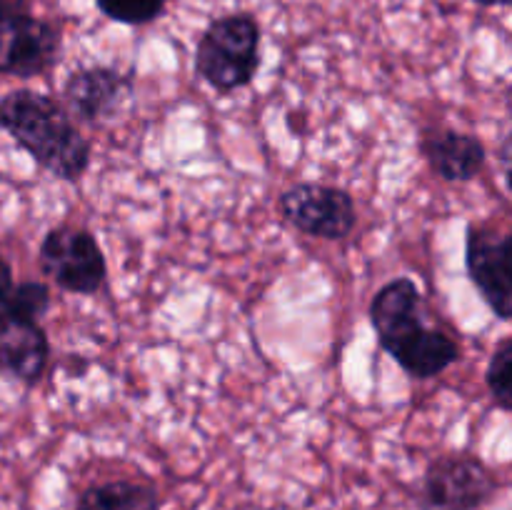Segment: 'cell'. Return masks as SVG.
Masks as SVG:
<instances>
[{"instance_id":"obj_2","label":"cell","mask_w":512,"mask_h":510,"mask_svg":"<svg viewBox=\"0 0 512 510\" xmlns=\"http://www.w3.org/2000/svg\"><path fill=\"white\" fill-rule=\"evenodd\" d=\"M0 128L55 178H83L90 165V140L78 130L68 108L35 90H13L0 100Z\"/></svg>"},{"instance_id":"obj_11","label":"cell","mask_w":512,"mask_h":510,"mask_svg":"<svg viewBox=\"0 0 512 510\" xmlns=\"http://www.w3.org/2000/svg\"><path fill=\"white\" fill-rule=\"evenodd\" d=\"M125 88H128V80L118 70L95 65V68L75 70L65 80L63 95L70 113H75L85 123H95L113 108Z\"/></svg>"},{"instance_id":"obj_18","label":"cell","mask_w":512,"mask_h":510,"mask_svg":"<svg viewBox=\"0 0 512 510\" xmlns=\"http://www.w3.org/2000/svg\"><path fill=\"white\" fill-rule=\"evenodd\" d=\"M478 5H485V8H495V5H503V8H512V0H475Z\"/></svg>"},{"instance_id":"obj_5","label":"cell","mask_w":512,"mask_h":510,"mask_svg":"<svg viewBox=\"0 0 512 510\" xmlns=\"http://www.w3.org/2000/svg\"><path fill=\"white\" fill-rule=\"evenodd\" d=\"M40 268L65 293L93 295L103 288L108 265L98 240L83 228L60 225L40 243Z\"/></svg>"},{"instance_id":"obj_16","label":"cell","mask_w":512,"mask_h":510,"mask_svg":"<svg viewBox=\"0 0 512 510\" xmlns=\"http://www.w3.org/2000/svg\"><path fill=\"white\" fill-rule=\"evenodd\" d=\"M13 288V270H10L8 260L0 258V315H5V310H8V300Z\"/></svg>"},{"instance_id":"obj_10","label":"cell","mask_w":512,"mask_h":510,"mask_svg":"<svg viewBox=\"0 0 512 510\" xmlns=\"http://www.w3.org/2000/svg\"><path fill=\"white\" fill-rule=\"evenodd\" d=\"M425 160L438 178L448 183H468L485 168V145L480 138L460 130H428L420 143Z\"/></svg>"},{"instance_id":"obj_15","label":"cell","mask_w":512,"mask_h":510,"mask_svg":"<svg viewBox=\"0 0 512 510\" xmlns=\"http://www.w3.org/2000/svg\"><path fill=\"white\" fill-rule=\"evenodd\" d=\"M98 8L115 23L145 25L163 13L165 0H98Z\"/></svg>"},{"instance_id":"obj_7","label":"cell","mask_w":512,"mask_h":510,"mask_svg":"<svg viewBox=\"0 0 512 510\" xmlns=\"http://www.w3.org/2000/svg\"><path fill=\"white\" fill-rule=\"evenodd\" d=\"M280 210L300 233L323 240H345L358 220L348 190L320 183H300L285 190Z\"/></svg>"},{"instance_id":"obj_1","label":"cell","mask_w":512,"mask_h":510,"mask_svg":"<svg viewBox=\"0 0 512 510\" xmlns=\"http://www.w3.org/2000/svg\"><path fill=\"white\" fill-rule=\"evenodd\" d=\"M423 295L413 278H395L385 283L370 300V323L380 345L395 363L418 380L438 378L458 363L460 345L445 330L430 328L423 320Z\"/></svg>"},{"instance_id":"obj_14","label":"cell","mask_w":512,"mask_h":510,"mask_svg":"<svg viewBox=\"0 0 512 510\" xmlns=\"http://www.w3.org/2000/svg\"><path fill=\"white\" fill-rule=\"evenodd\" d=\"M48 308H50L48 285L40 283V280H28V283H20L13 288L5 315H13V318L33 320V323H38L40 315H45V310Z\"/></svg>"},{"instance_id":"obj_17","label":"cell","mask_w":512,"mask_h":510,"mask_svg":"<svg viewBox=\"0 0 512 510\" xmlns=\"http://www.w3.org/2000/svg\"><path fill=\"white\" fill-rule=\"evenodd\" d=\"M500 163H503L505 185H508L510 193H512V138L503 145V148H500Z\"/></svg>"},{"instance_id":"obj_6","label":"cell","mask_w":512,"mask_h":510,"mask_svg":"<svg viewBox=\"0 0 512 510\" xmlns=\"http://www.w3.org/2000/svg\"><path fill=\"white\" fill-rule=\"evenodd\" d=\"M498 490L493 470L468 453L433 460L423 480V498L430 510H475Z\"/></svg>"},{"instance_id":"obj_8","label":"cell","mask_w":512,"mask_h":510,"mask_svg":"<svg viewBox=\"0 0 512 510\" xmlns=\"http://www.w3.org/2000/svg\"><path fill=\"white\" fill-rule=\"evenodd\" d=\"M465 268L500 320H512V230L493 235L470 225L465 238Z\"/></svg>"},{"instance_id":"obj_12","label":"cell","mask_w":512,"mask_h":510,"mask_svg":"<svg viewBox=\"0 0 512 510\" xmlns=\"http://www.w3.org/2000/svg\"><path fill=\"white\" fill-rule=\"evenodd\" d=\"M78 510H160V498L153 485L120 478L90 485L80 495Z\"/></svg>"},{"instance_id":"obj_4","label":"cell","mask_w":512,"mask_h":510,"mask_svg":"<svg viewBox=\"0 0 512 510\" xmlns=\"http://www.w3.org/2000/svg\"><path fill=\"white\" fill-rule=\"evenodd\" d=\"M58 53V28L35 18L30 0H0V73L35 78L53 68Z\"/></svg>"},{"instance_id":"obj_3","label":"cell","mask_w":512,"mask_h":510,"mask_svg":"<svg viewBox=\"0 0 512 510\" xmlns=\"http://www.w3.org/2000/svg\"><path fill=\"white\" fill-rule=\"evenodd\" d=\"M260 65V28L250 15L213 20L195 48V70L218 93L253 83Z\"/></svg>"},{"instance_id":"obj_13","label":"cell","mask_w":512,"mask_h":510,"mask_svg":"<svg viewBox=\"0 0 512 510\" xmlns=\"http://www.w3.org/2000/svg\"><path fill=\"white\" fill-rule=\"evenodd\" d=\"M485 383L495 405L512 413V338L498 343V348L493 350L485 370Z\"/></svg>"},{"instance_id":"obj_9","label":"cell","mask_w":512,"mask_h":510,"mask_svg":"<svg viewBox=\"0 0 512 510\" xmlns=\"http://www.w3.org/2000/svg\"><path fill=\"white\" fill-rule=\"evenodd\" d=\"M50 343L40 323L0 315V373L35 385L48 365Z\"/></svg>"}]
</instances>
